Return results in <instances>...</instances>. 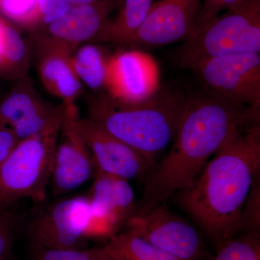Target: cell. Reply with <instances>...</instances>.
Instances as JSON below:
<instances>
[{"mask_svg": "<svg viewBox=\"0 0 260 260\" xmlns=\"http://www.w3.org/2000/svg\"><path fill=\"white\" fill-rule=\"evenodd\" d=\"M260 53V0H244L210 20L185 41L178 54L182 68L217 56Z\"/></svg>", "mask_w": 260, "mask_h": 260, "instance_id": "4", "label": "cell"}, {"mask_svg": "<svg viewBox=\"0 0 260 260\" xmlns=\"http://www.w3.org/2000/svg\"><path fill=\"white\" fill-rule=\"evenodd\" d=\"M29 52L25 41L9 25L0 23V75L12 80L26 77Z\"/></svg>", "mask_w": 260, "mask_h": 260, "instance_id": "17", "label": "cell"}, {"mask_svg": "<svg viewBox=\"0 0 260 260\" xmlns=\"http://www.w3.org/2000/svg\"><path fill=\"white\" fill-rule=\"evenodd\" d=\"M201 0H160L127 44L153 47L186 41L194 34Z\"/></svg>", "mask_w": 260, "mask_h": 260, "instance_id": "11", "label": "cell"}, {"mask_svg": "<svg viewBox=\"0 0 260 260\" xmlns=\"http://www.w3.org/2000/svg\"><path fill=\"white\" fill-rule=\"evenodd\" d=\"M16 219L7 211L0 210V260H13Z\"/></svg>", "mask_w": 260, "mask_h": 260, "instance_id": "23", "label": "cell"}, {"mask_svg": "<svg viewBox=\"0 0 260 260\" xmlns=\"http://www.w3.org/2000/svg\"><path fill=\"white\" fill-rule=\"evenodd\" d=\"M5 208H5L4 206H3V205H2L1 204H0V210H3V209H5Z\"/></svg>", "mask_w": 260, "mask_h": 260, "instance_id": "30", "label": "cell"}, {"mask_svg": "<svg viewBox=\"0 0 260 260\" xmlns=\"http://www.w3.org/2000/svg\"><path fill=\"white\" fill-rule=\"evenodd\" d=\"M177 202L216 245L237 235L244 205L260 174L259 122L222 147Z\"/></svg>", "mask_w": 260, "mask_h": 260, "instance_id": "2", "label": "cell"}, {"mask_svg": "<svg viewBox=\"0 0 260 260\" xmlns=\"http://www.w3.org/2000/svg\"><path fill=\"white\" fill-rule=\"evenodd\" d=\"M188 97L164 86L142 102L123 104L87 95L90 119L108 133L153 160L174 139Z\"/></svg>", "mask_w": 260, "mask_h": 260, "instance_id": "3", "label": "cell"}, {"mask_svg": "<svg viewBox=\"0 0 260 260\" xmlns=\"http://www.w3.org/2000/svg\"><path fill=\"white\" fill-rule=\"evenodd\" d=\"M64 117L63 104L42 100L27 77L0 102V126H8L21 140L43 133L59 132Z\"/></svg>", "mask_w": 260, "mask_h": 260, "instance_id": "9", "label": "cell"}, {"mask_svg": "<svg viewBox=\"0 0 260 260\" xmlns=\"http://www.w3.org/2000/svg\"><path fill=\"white\" fill-rule=\"evenodd\" d=\"M159 88L158 70L153 59L139 51H126L109 58L107 95L115 102L134 104Z\"/></svg>", "mask_w": 260, "mask_h": 260, "instance_id": "13", "label": "cell"}, {"mask_svg": "<svg viewBox=\"0 0 260 260\" xmlns=\"http://www.w3.org/2000/svg\"><path fill=\"white\" fill-rule=\"evenodd\" d=\"M210 260H260L259 232H244L219 243Z\"/></svg>", "mask_w": 260, "mask_h": 260, "instance_id": "20", "label": "cell"}, {"mask_svg": "<svg viewBox=\"0 0 260 260\" xmlns=\"http://www.w3.org/2000/svg\"><path fill=\"white\" fill-rule=\"evenodd\" d=\"M201 10H200L196 30L201 28L210 20L216 18L221 12L237 8L244 0H201Z\"/></svg>", "mask_w": 260, "mask_h": 260, "instance_id": "24", "label": "cell"}, {"mask_svg": "<svg viewBox=\"0 0 260 260\" xmlns=\"http://www.w3.org/2000/svg\"><path fill=\"white\" fill-rule=\"evenodd\" d=\"M260 174L254 179L245 204L239 224V232H259Z\"/></svg>", "mask_w": 260, "mask_h": 260, "instance_id": "22", "label": "cell"}, {"mask_svg": "<svg viewBox=\"0 0 260 260\" xmlns=\"http://www.w3.org/2000/svg\"><path fill=\"white\" fill-rule=\"evenodd\" d=\"M110 6L108 3L98 6L92 3L72 6L66 14L49 24L50 37L44 39L60 44L72 52L82 43L94 38L101 41Z\"/></svg>", "mask_w": 260, "mask_h": 260, "instance_id": "15", "label": "cell"}, {"mask_svg": "<svg viewBox=\"0 0 260 260\" xmlns=\"http://www.w3.org/2000/svg\"><path fill=\"white\" fill-rule=\"evenodd\" d=\"M77 127L102 172L126 180L145 179L153 160L108 133L90 118L77 119Z\"/></svg>", "mask_w": 260, "mask_h": 260, "instance_id": "12", "label": "cell"}, {"mask_svg": "<svg viewBox=\"0 0 260 260\" xmlns=\"http://www.w3.org/2000/svg\"><path fill=\"white\" fill-rule=\"evenodd\" d=\"M126 231L183 260H210L199 232L165 204L135 211L126 222Z\"/></svg>", "mask_w": 260, "mask_h": 260, "instance_id": "7", "label": "cell"}, {"mask_svg": "<svg viewBox=\"0 0 260 260\" xmlns=\"http://www.w3.org/2000/svg\"><path fill=\"white\" fill-rule=\"evenodd\" d=\"M105 246L126 260H183L128 231L113 236Z\"/></svg>", "mask_w": 260, "mask_h": 260, "instance_id": "19", "label": "cell"}, {"mask_svg": "<svg viewBox=\"0 0 260 260\" xmlns=\"http://www.w3.org/2000/svg\"><path fill=\"white\" fill-rule=\"evenodd\" d=\"M59 133L21 140L0 166V204L5 208L24 198L37 203L45 200Z\"/></svg>", "mask_w": 260, "mask_h": 260, "instance_id": "5", "label": "cell"}, {"mask_svg": "<svg viewBox=\"0 0 260 260\" xmlns=\"http://www.w3.org/2000/svg\"><path fill=\"white\" fill-rule=\"evenodd\" d=\"M37 68L44 87L60 99L64 108L76 107L82 93V83L71 64L72 52L60 44L38 39Z\"/></svg>", "mask_w": 260, "mask_h": 260, "instance_id": "14", "label": "cell"}, {"mask_svg": "<svg viewBox=\"0 0 260 260\" xmlns=\"http://www.w3.org/2000/svg\"><path fill=\"white\" fill-rule=\"evenodd\" d=\"M154 0H124V8L114 23H108L102 42L127 44L151 9Z\"/></svg>", "mask_w": 260, "mask_h": 260, "instance_id": "18", "label": "cell"}, {"mask_svg": "<svg viewBox=\"0 0 260 260\" xmlns=\"http://www.w3.org/2000/svg\"><path fill=\"white\" fill-rule=\"evenodd\" d=\"M90 214L88 196L51 203L30 220L27 231L30 244L52 250L82 249Z\"/></svg>", "mask_w": 260, "mask_h": 260, "instance_id": "8", "label": "cell"}, {"mask_svg": "<svg viewBox=\"0 0 260 260\" xmlns=\"http://www.w3.org/2000/svg\"><path fill=\"white\" fill-rule=\"evenodd\" d=\"M257 122L259 112L235 107L208 90L188 97L170 151L145 177L137 211L165 204L190 187L210 157Z\"/></svg>", "mask_w": 260, "mask_h": 260, "instance_id": "1", "label": "cell"}, {"mask_svg": "<svg viewBox=\"0 0 260 260\" xmlns=\"http://www.w3.org/2000/svg\"><path fill=\"white\" fill-rule=\"evenodd\" d=\"M104 249H106L108 251V252L109 253V254H111L114 257V259L115 260H126L124 259V258H123L122 256H121L120 255H119V254H116V253L114 252V251H113L112 250H110V249H108V248L106 247V246H104Z\"/></svg>", "mask_w": 260, "mask_h": 260, "instance_id": "29", "label": "cell"}, {"mask_svg": "<svg viewBox=\"0 0 260 260\" xmlns=\"http://www.w3.org/2000/svg\"><path fill=\"white\" fill-rule=\"evenodd\" d=\"M211 92L240 109L259 112L260 53L217 56L191 68Z\"/></svg>", "mask_w": 260, "mask_h": 260, "instance_id": "6", "label": "cell"}, {"mask_svg": "<svg viewBox=\"0 0 260 260\" xmlns=\"http://www.w3.org/2000/svg\"><path fill=\"white\" fill-rule=\"evenodd\" d=\"M77 107L64 108V117L58 135L51 181L53 194H69L93 177V156L77 127Z\"/></svg>", "mask_w": 260, "mask_h": 260, "instance_id": "10", "label": "cell"}, {"mask_svg": "<svg viewBox=\"0 0 260 260\" xmlns=\"http://www.w3.org/2000/svg\"><path fill=\"white\" fill-rule=\"evenodd\" d=\"M109 58L95 45L80 47L71 56V64L81 83L86 85L96 97L107 95Z\"/></svg>", "mask_w": 260, "mask_h": 260, "instance_id": "16", "label": "cell"}, {"mask_svg": "<svg viewBox=\"0 0 260 260\" xmlns=\"http://www.w3.org/2000/svg\"><path fill=\"white\" fill-rule=\"evenodd\" d=\"M20 140L8 126H0V166L13 153Z\"/></svg>", "mask_w": 260, "mask_h": 260, "instance_id": "27", "label": "cell"}, {"mask_svg": "<svg viewBox=\"0 0 260 260\" xmlns=\"http://www.w3.org/2000/svg\"><path fill=\"white\" fill-rule=\"evenodd\" d=\"M44 23L49 24L66 14L72 8L69 0H37Z\"/></svg>", "mask_w": 260, "mask_h": 260, "instance_id": "25", "label": "cell"}, {"mask_svg": "<svg viewBox=\"0 0 260 260\" xmlns=\"http://www.w3.org/2000/svg\"><path fill=\"white\" fill-rule=\"evenodd\" d=\"M69 1L72 5H78L90 4V3H93L95 0H69Z\"/></svg>", "mask_w": 260, "mask_h": 260, "instance_id": "28", "label": "cell"}, {"mask_svg": "<svg viewBox=\"0 0 260 260\" xmlns=\"http://www.w3.org/2000/svg\"><path fill=\"white\" fill-rule=\"evenodd\" d=\"M37 4V0H0L5 14L17 20L28 16Z\"/></svg>", "mask_w": 260, "mask_h": 260, "instance_id": "26", "label": "cell"}, {"mask_svg": "<svg viewBox=\"0 0 260 260\" xmlns=\"http://www.w3.org/2000/svg\"><path fill=\"white\" fill-rule=\"evenodd\" d=\"M29 254L30 260H115L104 247L52 250L29 244Z\"/></svg>", "mask_w": 260, "mask_h": 260, "instance_id": "21", "label": "cell"}]
</instances>
